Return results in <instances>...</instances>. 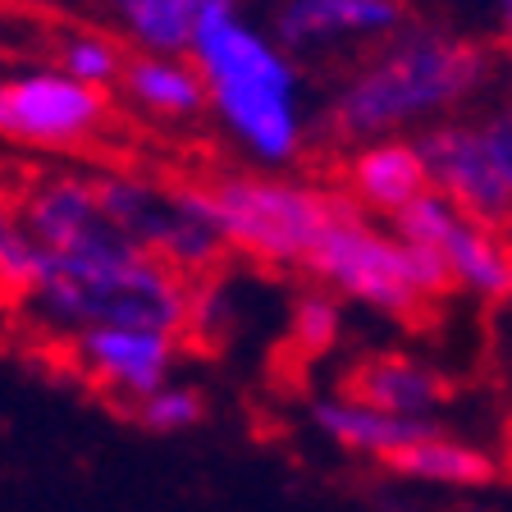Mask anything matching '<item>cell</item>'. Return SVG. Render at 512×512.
Masks as SVG:
<instances>
[{
  "instance_id": "cell-11",
  "label": "cell",
  "mask_w": 512,
  "mask_h": 512,
  "mask_svg": "<svg viewBox=\"0 0 512 512\" xmlns=\"http://www.w3.org/2000/svg\"><path fill=\"white\" fill-rule=\"evenodd\" d=\"M403 19V0H284L270 37L284 51H316L343 37H394Z\"/></svg>"
},
{
  "instance_id": "cell-23",
  "label": "cell",
  "mask_w": 512,
  "mask_h": 512,
  "mask_svg": "<svg viewBox=\"0 0 512 512\" xmlns=\"http://www.w3.org/2000/svg\"><path fill=\"white\" fill-rule=\"evenodd\" d=\"M480 128H485V142H490V151H494V160H499L503 179H508V188H512V96Z\"/></svg>"
},
{
  "instance_id": "cell-10",
  "label": "cell",
  "mask_w": 512,
  "mask_h": 512,
  "mask_svg": "<svg viewBox=\"0 0 512 512\" xmlns=\"http://www.w3.org/2000/svg\"><path fill=\"white\" fill-rule=\"evenodd\" d=\"M78 366L96 384H106L128 407L147 398L174 371V334L138 330V325H87L74 330Z\"/></svg>"
},
{
  "instance_id": "cell-6",
  "label": "cell",
  "mask_w": 512,
  "mask_h": 512,
  "mask_svg": "<svg viewBox=\"0 0 512 512\" xmlns=\"http://www.w3.org/2000/svg\"><path fill=\"white\" fill-rule=\"evenodd\" d=\"M106 87H87L64 69H19L0 78V138L19 147L74 151L106 128Z\"/></svg>"
},
{
  "instance_id": "cell-13",
  "label": "cell",
  "mask_w": 512,
  "mask_h": 512,
  "mask_svg": "<svg viewBox=\"0 0 512 512\" xmlns=\"http://www.w3.org/2000/svg\"><path fill=\"white\" fill-rule=\"evenodd\" d=\"M119 83H124L128 101L147 110L151 119H197L206 110V83L188 55H124Z\"/></svg>"
},
{
  "instance_id": "cell-12",
  "label": "cell",
  "mask_w": 512,
  "mask_h": 512,
  "mask_svg": "<svg viewBox=\"0 0 512 512\" xmlns=\"http://www.w3.org/2000/svg\"><path fill=\"white\" fill-rule=\"evenodd\" d=\"M348 188L357 197V206L394 215L430 188V174L416 142L389 133V138L357 142V156L348 160Z\"/></svg>"
},
{
  "instance_id": "cell-24",
  "label": "cell",
  "mask_w": 512,
  "mask_h": 512,
  "mask_svg": "<svg viewBox=\"0 0 512 512\" xmlns=\"http://www.w3.org/2000/svg\"><path fill=\"white\" fill-rule=\"evenodd\" d=\"M490 5H494V14H499V28L512 37V0H490Z\"/></svg>"
},
{
  "instance_id": "cell-8",
  "label": "cell",
  "mask_w": 512,
  "mask_h": 512,
  "mask_svg": "<svg viewBox=\"0 0 512 512\" xmlns=\"http://www.w3.org/2000/svg\"><path fill=\"white\" fill-rule=\"evenodd\" d=\"M412 142L426 160L430 188L444 192L462 215L490 224V229L512 224V188L503 179L490 142H485V128L462 124V119H435Z\"/></svg>"
},
{
  "instance_id": "cell-20",
  "label": "cell",
  "mask_w": 512,
  "mask_h": 512,
  "mask_svg": "<svg viewBox=\"0 0 512 512\" xmlns=\"http://www.w3.org/2000/svg\"><path fill=\"white\" fill-rule=\"evenodd\" d=\"M133 416H138L147 430L156 435H179V430H192L202 421V394L188 389V384H156L147 398L133 403Z\"/></svg>"
},
{
  "instance_id": "cell-14",
  "label": "cell",
  "mask_w": 512,
  "mask_h": 512,
  "mask_svg": "<svg viewBox=\"0 0 512 512\" xmlns=\"http://www.w3.org/2000/svg\"><path fill=\"white\" fill-rule=\"evenodd\" d=\"M348 398L394 416L430 421V412L448 398V380L412 357H371L348 375Z\"/></svg>"
},
{
  "instance_id": "cell-19",
  "label": "cell",
  "mask_w": 512,
  "mask_h": 512,
  "mask_svg": "<svg viewBox=\"0 0 512 512\" xmlns=\"http://www.w3.org/2000/svg\"><path fill=\"white\" fill-rule=\"evenodd\" d=\"M69 78L87 87H110L119 83V69H124V46L106 32H69L60 42V64Z\"/></svg>"
},
{
  "instance_id": "cell-9",
  "label": "cell",
  "mask_w": 512,
  "mask_h": 512,
  "mask_svg": "<svg viewBox=\"0 0 512 512\" xmlns=\"http://www.w3.org/2000/svg\"><path fill=\"white\" fill-rule=\"evenodd\" d=\"M206 106L220 115V124L266 165H284L298 156L307 138V119L298 106V87L279 83H211Z\"/></svg>"
},
{
  "instance_id": "cell-7",
  "label": "cell",
  "mask_w": 512,
  "mask_h": 512,
  "mask_svg": "<svg viewBox=\"0 0 512 512\" xmlns=\"http://www.w3.org/2000/svg\"><path fill=\"white\" fill-rule=\"evenodd\" d=\"M389 220H394L398 238L435 247L444 256L453 284L471 288L480 298H494V302L512 298V247L499 238V229L462 215L444 192L426 188L403 211L389 215Z\"/></svg>"
},
{
  "instance_id": "cell-3",
  "label": "cell",
  "mask_w": 512,
  "mask_h": 512,
  "mask_svg": "<svg viewBox=\"0 0 512 512\" xmlns=\"http://www.w3.org/2000/svg\"><path fill=\"white\" fill-rule=\"evenodd\" d=\"M302 270H311L330 293L398 320H412L426 302H439L453 288V275L435 247L380 234L352 202H343L339 215L316 234Z\"/></svg>"
},
{
  "instance_id": "cell-2",
  "label": "cell",
  "mask_w": 512,
  "mask_h": 512,
  "mask_svg": "<svg viewBox=\"0 0 512 512\" xmlns=\"http://www.w3.org/2000/svg\"><path fill=\"white\" fill-rule=\"evenodd\" d=\"M490 78V55L476 42L444 32H412L384 46L330 101V128L348 142L389 138L416 124H435L467 106Z\"/></svg>"
},
{
  "instance_id": "cell-21",
  "label": "cell",
  "mask_w": 512,
  "mask_h": 512,
  "mask_svg": "<svg viewBox=\"0 0 512 512\" xmlns=\"http://www.w3.org/2000/svg\"><path fill=\"white\" fill-rule=\"evenodd\" d=\"M343 334V307L330 293H307V298L293 302V316H288V339L293 348H302L307 357L316 352H330Z\"/></svg>"
},
{
  "instance_id": "cell-5",
  "label": "cell",
  "mask_w": 512,
  "mask_h": 512,
  "mask_svg": "<svg viewBox=\"0 0 512 512\" xmlns=\"http://www.w3.org/2000/svg\"><path fill=\"white\" fill-rule=\"evenodd\" d=\"M96 206L115 224L119 234H128L142 252L160 256L165 266H174L179 275L192 270H211L229 247L215 234V224L206 220L202 202H197V188H174L160 192L142 179H124V174H110V179H96Z\"/></svg>"
},
{
  "instance_id": "cell-1",
  "label": "cell",
  "mask_w": 512,
  "mask_h": 512,
  "mask_svg": "<svg viewBox=\"0 0 512 512\" xmlns=\"http://www.w3.org/2000/svg\"><path fill=\"white\" fill-rule=\"evenodd\" d=\"M28 298L46 325L69 334L87 325H138L179 339L188 330L192 288L110 220H96L69 243L37 247Z\"/></svg>"
},
{
  "instance_id": "cell-18",
  "label": "cell",
  "mask_w": 512,
  "mask_h": 512,
  "mask_svg": "<svg viewBox=\"0 0 512 512\" xmlns=\"http://www.w3.org/2000/svg\"><path fill=\"white\" fill-rule=\"evenodd\" d=\"M96 220H106L96 206V192L87 179H46L28 192L19 224L28 229V238L37 247H60L69 238H78L83 229H92Z\"/></svg>"
},
{
  "instance_id": "cell-22",
  "label": "cell",
  "mask_w": 512,
  "mask_h": 512,
  "mask_svg": "<svg viewBox=\"0 0 512 512\" xmlns=\"http://www.w3.org/2000/svg\"><path fill=\"white\" fill-rule=\"evenodd\" d=\"M32 266H37V243H32L28 229L19 224L14 206L0 197V284L28 293Z\"/></svg>"
},
{
  "instance_id": "cell-17",
  "label": "cell",
  "mask_w": 512,
  "mask_h": 512,
  "mask_svg": "<svg viewBox=\"0 0 512 512\" xmlns=\"http://www.w3.org/2000/svg\"><path fill=\"white\" fill-rule=\"evenodd\" d=\"M389 471L407 480H426V485H490L494 480V458L480 453V448L462 444V439H448L439 430L416 435L412 444L394 448L389 458H380Z\"/></svg>"
},
{
  "instance_id": "cell-15",
  "label": "cell",
  "mask_w": 512,
  "mask_h": 512,
  "mask_svg": "<svg viewBox=\"0 0 512 512\" xmlns=\"http://www.w3.org/2000/svg\"><path fill=\"white\" fill-rule=\"evenodd\" d=\"M106 5L128 42L156 55H188L206 19L238 10V0H106Z\"/></svg>"
},
{
  "instance_id": "cell-16",
  "label": "cell",
  "mask_w": 512,
  "mask_h": 512,
  "mask_svg": "<svg viewBox=\"0 0 512 512\" xmlns=\"http://www.w3.org/2000/svg\"><path fill=\"white\" fill-rule=\"evenodd\" d=\"M311 421H316L325 435L334 439L348 453H362V458H389L394 448L412 444L416 435L435 430L430 421H412V416H394L380 412V407H366L357 398H320L311 407Z\"/></svg>"
},
{
  "instance_id": "cell-4",
  "label": "cell",
  "mask_w": 512,
  "mask_h": 512,
  "mask_svg": "<svg viewBox=\"0 0 512 512\" xmlns=\"http://www.w3.org/2000/svg\"><path fill=\"white\" fill-rule=\"evenodd\" d=\"M192 188L224 247H238L275 266H302L307 247L343 206V197L334 192L266 179V174H224L215 183H192Z\"/></svg>"
}]
</instances>
